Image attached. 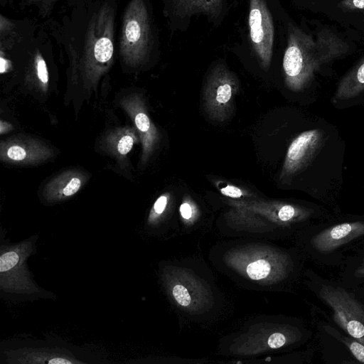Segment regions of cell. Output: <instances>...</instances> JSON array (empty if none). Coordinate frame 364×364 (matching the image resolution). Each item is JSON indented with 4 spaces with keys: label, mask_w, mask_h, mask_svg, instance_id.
I'll return each mask as SVG.
<instances>
[{
    "label": "cell",
    "mask_w": 364,
    "mask_h": 364,
    "mask_svg": "<svg viewBox=\"0 0 364 364\" xmlns=\"http://www.w3.org/2000/svg\"><path fill=\"white\" fill-rule=\"evenodd\" d=\"M242 11L240 42L234 48H245L260 68L267 70L278 48L279 26L277 0H236Z\"/></svg>",
    "instance_id": "6da1fadb"
},
{
    "label": "cell",
    "mask_w": 364,
    "mask_h": 364,
    "mask_svg": "<svg viewBox=\"0 0 364 364\" xmlns=\"http://www.w3.org/2000/svg\"><path fill=\"white\" fill-rule=\"evenodd\" d=\"M158 38L148 0H130L124 11L119 39L123 61L138 66L158 48Z\"/></svg>",
    "instance_id": "7a4b0ae2"
},
{
    "label": "cell",
    "mask_w": 364,
    "mask_h": 364,
    "mask_svg": "<svg viewBox=\"0 0 364 364\" xmlns=\"http://www.w3.org/2000/svg\"><path fill=\"white\" fill-rule=\"evenodd\" d=\"M228 272L253 284H272L284 279L289 259L278 250L240 246L226 252L224 262ZM247 282V283H248Z\"/></svg>",
    "instance_id": "3957f363"
},
{
    "label": "cell",
    "mask_w": 364,
    "mask_h": 364,
    "mask_svg": "<svg viewBox=\"0 0 364 364\" xmlns=\"http://www.w3.org/2000/svg\"><path fill=\"white\" fill-rule=\"evenodd\" d=\"M38 235L12 245H1L0 290L12 295L34 296L41 290L33 282L26 259L34 254Z\"/></svg>",
    "instance_id": "277c9868"
},
{
    "label": "cell",
    "mask_w": 364,
    "mask_h": 364,
    "mask_svg": "<svg viewBox=\"0 0 364 364\" xmlns=\"http://www.w3.org/2000/svg\"><path fill=\"white\" fill-rule=\"evenodd\" d=\"M316 65L311 40L299 28L289 23L282 58L286 86L294 92L304 90L312 79Z\"/></svg>",
    "instance_id": "5b68a950"
},
{
    "label": "cell",
    "mask_w": 364,
    "mask_h": 364,
    "mask_svg": "<svg viewBox=\"0 0 364 364\" xmlns=\"http://www.w3.org/2000/svg\"><path fill=\"white\" fill-rule=\"evenodd\" d=\"M236 0H162L163 15L171 34L186 32L192 21L205 17L219 26Z\"/></svg>",
    "instance_id": "8992f818"
},
{
    "label": "cell",
    "mask_w": 364,
    "mask_h": 364,
    "mask_svg": "<svg viewBox=\"0 0 364 364\" xmlns=\"http://www.w3.org/2000/svg\"><path fill=\"white\" fill-rule=\"evenodd\" d=\"M239 86L237 75L224 61L219 60L212 64L203 90V107L210 118L222 122L230 117Z\"/></svg>",
    "instance_id": "52a82bcc"
},
{
    "label": "cell",
    "mask_w": 364,
    "mask_h": 364,
    "mask_svg": "<svg viewBox=\"0 0 364 364\" xmlns=\"http://www.w3.org/2000/svg\"><path fill=\"white\" fill-rule=\"evenodd\" d=\"M319 296L332 309L335 322L364 344V305L339 287L324 284Z\"/></svg>",
    "instance_id": "ba28073f"
},
{
    "label": "cell",
    "mask_w": 364,
    "mask_h": 364,
    "mask_svg": "<svg viewBox=\"0 0 364 364\" xmlns=\"http://www.w3.org/2000/svg\"><path fill=\"white\" fill-rule=\"evenodd\" d=\"M232 207L246 210L269 219L276 225L287 226L306 220L312 213L305 207L277 200H228Z\"/></svg>",
    "instance_id": "9c48e42d"
},
{
    "label": "cell",
    "mask_w": 364,
    "mask_h": 364,
    "mask_svg": "<svg viewBox=\"0 0 364 364\" xmlns=\"http://www.w3.org/2000/svg\"><path fill=\"white\" fill-rule=\"evenodd\" d=\"M323 138L318 129L305 131L294 138L287 149L279 179L287 180L306 168L322 146Z\"/></svg>",
    "instance_id": "30bf717a"
},
{
    "label": "cell",
    "mask_w": 364,
    "mask_h": 364,
    "mask_svg": "<svg viewBox=\"0 0 364 364\" xmlns=\"http://www.w3.org/2000/svg\"><path fill=\"white\" fill-rule=\"evenodd\" d=\"M364 235V221L348 222L333 225L316 235L314 247L321 252H329Z\"/></svg>",
    "instance_id": "8fae6325"
},
{
    "label": "cell",
    "mask_w": 364,
    "mask_h": 364,
    "mask_svg": "<svg viewBox=\"0 0 364 364\" xmlns=\"http://www.w3.org/2000/svg\"><path fill=\"white\" fill-rule=\"evenodd\" d=\"M19 352V351H18ZM13 358L19 363H82V361L76 360L72 355L65 353L55 352L46 349H33L22 350L19 353H14Z\"/></svg>",
    "instance_id": "7c38bea8"
},
{
    "label": "cell",
    "mask_w": 364,
    "mask_h": 364,
    "mask_svg": "<svg viewBox=\"0 0 364 364\" xmlns=\"http://www.w3.org/2000/svg\"><path fill=\"white\" fill-rule=\"evenodd\" d=\"M364 90V60L340 82L334 100H348Z\"/></svg>",
    "instance_id": "4fadbf2b"
},
{
    "label": "cell",
    "mask_w": 364,
    "mask_h": 364,
    "mask_svg": "<svg viewBox=\"0 0 364 364\" xmlns=\"http://www.w3.org/2000/svg\"><path fill=\"white\" fill-rule=\"evenodd\" d=\"M57 185V184H55ZM82 185L81 179L78 176H65L60 180L58 188H50L49 191V198L51 200H59L70 197L75 194Z\"/></svg>",
    "instance_id": "5bb4252c"
},
{
    "label": "cell",
    "mask_w": 364,
    "mask_h": 364,
    "mask_svg": "<svg viewBox=\"0 0 364 364\" xmlns=\"http://www.w3.org/2000/svg\"><path fill=\"white\" fill-rule=\"evenodd\" d=\"M169 200V193L163 194L156 200L149 215V225H154L161 220L168 208Z\"/></svg>",
    "instance_id": "9a60e30c"
},
{
    "label": "cell",
    "mask_w": 364,
    "mask_h": 364,
    "mask_svg": "<svg viewBox=\"0 0 364 364\" xmlns=\"http://www.w3.org/2000/svg\"><path fill=\"white\" fill-rule=\"evenodd\" d=\"M215 186L223 196L232 199H240L252 197L250 196H252L251 193H250L246 190L226 182L219 181L215 182Z\"/></svg>",
    "instance_id": "2e32d148"
},
{
    "label": "cell",
    "mask_w": 364,
    "mask_h": 364,
    "mask_svg": "<svg viewBox=\"0 0 364 364\" xmlns=\"http://www.w3.org/2000/svg\"><path fill=\"white\" fill-rule=\"evenodd\" d=\"M180 215L186 223L193 222L198 214L195 203L189 198H185L179 207Z\"/></svg>",
    "instance_id": "e0dca14e"
},
{
    "label": "cell",
    "mask_w": 364,
    "mask_h": 364,
    "mask_svg": "<svg viewBox=\"0 0 364 364\" xmlns=\"http://www.w3.org/2000/svg\"><path fill=\"white\" fill-rule=\"evenodd\" d=\"M338 339L347 346L355 358L364 363V344L359 341L338 334Z\"/></svg>",
    "instance_id": "ac0fdd59"
},
{
    "label": "cell",
    "mask_w": 364,
    "mask_h": 364,
    "mask_svg": "<svg viewBox=\"0 0 364 364\" xmlns=\"http://www.w3.org/2000/svg\"><path fill=\"white\" fill-rule=\"evenodd\" d=\"M60 0H22L21 6H34L39 14L44 17L49 16L55 4Z\"/></svg>",
    "instance_id": "d6986e66"
},
{
    "label": "cell",
    "mask_w": 364,
    "mask_h": 364,
    "mask_svg": "<svg viewBox=\"0 0 364 364\" xmlns=\"http://www.w3.org/2000/svg\"><path fill=\"white\" fill-rule=\"evenodd\" d=\"M6 156L14 161H21L27 157L26 149L20 145H12L7 149Z\"/></svg>",
    "instance_id": "ffe728a7"
},
{
    "label": "cell",
    "mask_w": 364,
    "mask_h": 364,
    "mask_svg": "<svg viewBox=\"0 0 364 364\" xmlns=\"http://www.w3.org/2000/svg\"><path fill=\"white\" fill-rule=\"evenodd\" d=\"M134 142V138L131 135L123 136L117 144L118 151L122 155L127 154L131 151Z\"/></svg>",
    "instance_id": "44dd1931"
},
{
    "label": "cell",
    "mask_w": 364,
    "mask_h": 364,
    "mask_svg": "<svg viewBox=\"0 0 364 364\" xmlns=\"http://www.w3.org/2000/svg\"><path fill=\"white\" fill-rule=\"evenodd\" d=\"M353 7L358 9H364V0H351Z\"/></svg>",
    "instance_id": "7402d4cb"
},
{
    "label": "cell",
    "mask_w": 364,
    "mask_h": 364,
    "mask_svg": "<svg viewBox=\"0 0 364 364\" xmlns=\"http://www.w3.org/2000/svg\"><path fill=\"white\" fill-rule=\"evenodd\" d=\"M356 274L359 277L364 278V262L363 263V264L356 271Z\"/></svg>",
    "instance_id": "603a6c76"
},
{
    "label": "cell",
    "mask_w": 364,
    "mask_h": 364,
    "mask_svg": "<svg viewBox=\"0 0 364 364\" xmlns=\"http://www.w3.org/2000/svg\"><path fill=\"white\" fill-rule=\"evenodd\" d=\"M1 1H3V0H1Z\"/></svg>",
    "instance_id": "cb8c5ba5"
}]
</instances>
